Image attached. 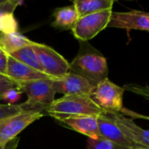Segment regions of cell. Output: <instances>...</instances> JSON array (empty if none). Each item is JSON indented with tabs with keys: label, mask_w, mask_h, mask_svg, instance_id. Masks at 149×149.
I'll use <instances>...</instances> for the list:
<instances>
[{
	"label": "cell",
	"mask_w": 149,
	"mask_h": 149,
	"mask_svg": "<svg viewBox=\"0 0 149 149\" xmlns=\"http://www.w3.org/2000/svg\"><path fill=\"white\" fill-rule=\"evenodd\" d=\"M120 113L125 115L126 117L127 118H130V119H140V120H149V116L147 115H143V114H141V113H138L136 112H134L132 110H129L127 108H125L123 107L120 111Z\"/></svg>",
	"instance_id": "24"
},
{
	"label": "cell",
	"mask_w": 149,
	"mask_h": 149,
	"mask_svg": "<svg viewBox=\"0 0 149 149\" xmlns=\"http://www.w3.org/2000/svg\"><path fill=\"white\" fill-rule=\"evenodd\" d=\"M107 27L149 31V12L136 10L126 12L113 11Z\"/></svg>",
	"instance_id": "9"
},
{
	"label": "cell",
	"mask_w": 149,
	"mask_h": 149,
	"mask_svg": "<svg viewBox=\"0 0 149 149\" xmlns=\"http://www.w3.org/2000/svg\"><path fill=\"white\" fill-rule=\"evenodd\" d=\"M98 127L100 137L111 141L116 145L125 149L141 148L130 140L120 129L118 124L107 113L98 116Z\"/></svg>",
	"instance_id": "10"
},
{
	"label": "cell",
	"mask_w": 149,
	"mask_h": 149,
	"mask_svg": "<svg viewBox=\"0 0 149 149\" xmlns=\"http://www.w3.org/2000/svg\"><path fill=\"white\" fill-rule=\"evenodd\" d=\"M6 76L9 77L11 80H13L17 84L24 83L32 80H38V79H52L49 76H47L44 72L32 69L18 62L17 60L11 58L10 56H9L8 58Z\"/></svg>",
	"instance_id": "13"
},
{
	"label": "cell",
	"mask_w": 149,
	"mask_h": 149,
	"mask_svg": "<svg viewBox=\"0 0 149 149\" xmlns=\"http://www.w3.org/2000/svg\"><path fill=\"white\" fill-rule=\"evenodd\" d=\"M19 90L28 97L21 105L24 111L44 112L54 100L55 91L52 79H38L18 84Z\"/></svg>",
	"instance_id": "3"
},
{
	"label": "cell",
	"mask_w": 149,
	"mask_h": 149,
	"mask_svg": "<svg viewBox=\"0 0 149 149\" xmlns=\"http://www.w3.org/2000/svg\"><path fill=\"white\" fill-rule=\"evenodd\" d=\"M15 88L19 89L18 84H17L16 82L11 80L6 75L0 74V100H3L4 94L8 91L11 90V89H15Z\"/></svg>",
	"instance_id": "22"
},
{
	"label": "cell",
	"mask_w": 149,
	"mask_h": 149,
	"mask_svg": "<svg viewBox=\"0 0 149 149\" xmlns=\"http://www.w3.org/2000/svg\"><path fill=\"white\" fill-rule=\"evenodd\" d=\"M65 127H67L89 139H98L100 137L98 127V116L94 115H77L59 119Z\"/></svg>",
	"instance_id": "12"
},
{
	"label": "cell",
	"mask_w": 149,
	"mask_h": 149,
	"mask_svg": "<svg viewBox=\"0 0 149 149\" xmlns=\"http://www.w3.org/2000/svg\"><path fill=\"white\" fill-rule=\"evenodd\" d=\"M33 44L24 46V47L14 52L13 53H11L9 56H10L14 59L17 60L18 62H20L32 69H35L41 72H44L43 68L38 60V58L37 56V53L35 52V51L33 49Z\"/></svg>",
	"instance_id": "18"
},
{
	"label": "cell",
	"mask_w": 149,
	"mask_h": 149,
	"mask_svg": "<svg viewBox=\"0 0 149 149\" xmlns=\"http://www.w3.org/2000/svg\"><path fill=\"white\" fill-rule=\"evenodd\" d=\"M24 108L21 105H10V104H2L0 103V121L5 118L10 117L12 115H16L21 112H24Z\"/></svg>",
	"instance_id": "20"
},
{
	"label": "cell",
	"mask_w": 149,
	"mask_h": 149,
	"mask_svg": "<svg viewBox=\"0 0 149 149\" xmlns=\"http://www.w3.org/2000/svg\"><path fill=\"white\" fill-rule=\"evenodd\" d=\"M8 58H9V55L6 54L2 50H0V74L2 75H6Z\"/></svg>",
	"instance_id": "25"
},
{
	"label": "cell",
	"mask_w": 149,
	"mask_h": 149,
	"mask_svg": "<svg viewBox=\"0 0 149 149\" xmlns=\"http://www.w3.org/2000/svg\"><path fill=\"white\" fill-rule=\"evenodd\" d=\"M53 17L54 20L52 25L63 30H72L79 19L78 12L73 4L57 9L54 11Z\"/></svg>",
	"instance_id": "15"
},
{
	"label": "cell",
	"mask_w": 149,
	"mask_h": 149,
	"mask_svg": "<svg viewBox=\"0 0 149 149\" xmlns=\"http://www.w3.org/2000/svg\"><path fill=\"white\" fill-rule=\"evenodd\" d=\"M87 149H125L116 145L109 140L103 137L98 139H88Z\"/></svg>",
	"instance_id": "19"
},
{
	"label": "cell",
	"mask_w": 149,
	"mask_h": 149,
	"mask_svg": "<svg viewBox=\"0 0 149 149\" xmlns=\"http://www.w3.org/2000/svg\"><path fill=\"white\" fill-rule=\"evenodd\" d=\"M113 0H75L72 2L79 17L101 10L113 9Z\"/></svg>",
	"instance_id": "17"
},
{
	"label": "cell",
	"mask_w": 149,
	"mask_h": 149,
	"mask_svg": "<svg viewBox=\"0 0 149 149\" xmlns=\"http://www.w3.org/2000/svg\"><path fill=\"white\" fill-rule=\"evenodd\" d=\"M33 49L37 53L44 73L52 80L58 79L70 72V63L52 47L34 42Z\"/></svg>",
	"instance_id": "5"
},
{
	"label": "cell",
	"mask_w": 149,
	"mask_h": 149,
	"mask_svg": "<svg viewBox=\"0 0 149 149\" xmlns=\"http://www.w3.org/2000/svg\"><path fill=\"white\" fill-rule=\"evenodd\" d=\"M70 72H74L96 86L108 77L107 58L91 47L80 51L70 63Z\"/></svg>",
	"instance_id": "2"
},
{
	"label": "cell",
	"mask_w": 149,
	"mask_h": 149,
	"mask_svg": "<svg viewBox=\"0 0 149 149\" xmlns=\"http://www.w3.org/2000/svg\"><path fill=\"white\" fill-rule=\"evenodd\" d=\"M52 86L56 93H61L64 96H90L95 87L90 81L72 72L58 79L52 80Z\"/></svg>",
	"instance_id": "8"
},
{
	"label": "cell",
	"mask_w": 149,
	"mask_h": 149,
	"mask_svg": "<svg viewBox=\"0 0 149 149\" xmlns=\"http://www.w3.org/2000/svg\"><path fill=\"white\" fill-rule=\"evenodd\" d=\"M120 127L123 133L134 142L141 147L149 148V130L137 126L134 121L120 113H107Z\"/></svg>",
	"instance_id": "11"
},
{
	"label": "cell",
	"mask_w": 149,
	"mask_h": 149,
	"mask_svg": "<svg viewBox=\"0 0 149 149\" xmlns=\"http://www.w3.org/2000/svg\"><path fill=\"white\" fill-rule=\"evenodd\" d=\"M19 4L21 2L17 0H0V37L2 34L17 31L14 11Z\"/></svg>",
	"instance_id": "14"
},
{
	"label": "cell",
	"mask_w": 149,
	"mask_h": 149,
	"mask_svg": "<svg viewBox=\"0 0 149 149\" xmlns=\"http://www.w3.org/2000/svg\"><path fill=\"white\" fill-rule=\"evenodd\" d=\"M22 93H22L19 89H17V88L11 89V90L8 91V92L4 94L3 100H6V101L8 102V104L15 105V102L17 101V100H19V97L21 96Z\"/></svg>",
	"instance_id": "23"
},
{
	"label": "cell",
	"mask_w": 149,
	"mask_h": 149,
	"mask_svg": "<svg viewBox=\"0 0 149 149\" xmlns=\"http://www.w3.org/2000/svg\"><path fill=\"white\" fill-rule=\"evenodd\" d=\"M135 149H149V148H143V147H141V148H135Z\"/></svg>",
	"instance_id": "27"
},
{
	"label": "cell",
	"mask_w": 149,
	"mask_h": 149,
	"mask_svg": "<svg viewBox=\"0 0 149 149\" xmlns=\"http://www.w3.org/2000/svg\"><path fill=\"white\" fill-rule=\"evenodd\" d=\"M34 41H31L23 34L19 32H13L8 34H2L0 37V50L6 54L10 55L14 52L32 45Z\"/></svg>",
	"instance_id": "16"
},
{
	"label": "cell",
	"mask_w": 149,
	"mask_h": 149,
	"mask_svg": "<svg viewBox=\"0 0 149 149\" xmlns=\"http://www.w3.org/2000/svg\"><path fill=\"white\" fill-rule=\"evenodd\" d=\"M44 116L40 111H24L0 121V146L5 148L29 125Z\"/></svg>",
	"instance_id": "7"
},
{
	"label": "cell",
	"mask_w": 149,
	"mask_h": 149,
	"mask_svg": "<svg viewBox=\"0 0 149 149\" xmlns=\"http://www.w3.org/2000/svg\"><path fill=\"white\" fill-rule=\"evenodd\" d=\"M125 89L112 82L108 78L97 84L90 95L91 99L106 113H120L123 107Z\"/></svg>",
	"instance_id": "4"
},
{
	"label": "cell",
	"mask_w": 149,
	"mask_h": 149,
	"mask_svg": "<svg viewBox=\"0 0 149 149\" xmlns=\"http://www.w3.org/2000/svg\"><path fill=\"white\" fill-rule=\"evenodd\" d=\"M112 13V9H108L79 17L72 30L73 36L81 42L93 38L107 27Z\"/></svg>",
	"instance_id": "6"
},
{
	"label": "cell",
	"mask_w": 149,
	"mask_h": 149,
	"mask_svg": "<svg viewBox=\"0 0 149 149\" xmlns=\"http://www.w3.org/2000/svg\"><path fill=\"white\" fill-rule=\"evenodd\" d=\"M125 91L133 93L143 99L149 100V86H142L139 84H127L124 86Z\"/></svg>",
	"instance_id": "21"
},
{
	"label": "cell",
	"mask_w": 149,
	"mask_h": 149,
	"mask_svg": "<svg viewBox=\"0 0 149 149\" xmlns=\"http://www.w3.org/2000/svg\"><path fill=\"white\" fill-rule=\"evenodd\" d=\"M17 142H18V139H15L14 141H12L10 143H9L5 148H3L0 146V149H16L17 148Z\"/></svg>",
	"instance_id": "26"
},
{
	"label": "cell",
	"mask_w": 149,
	"mask_h": 149,
	"mask_svg": "<svg viewBox=\"0 0 149 149\" xmlns=\"http://www.w3.org/2000/svg\"><path fill=\"white\" fill-rule=\"evenodd\" d=\"M44 112L57 120L59 119L77 115L100 116L104 112L92 99L86 95L63 96L55 100Z\"/></svg>",
	"instance_id": "1"
}]
</instances>
